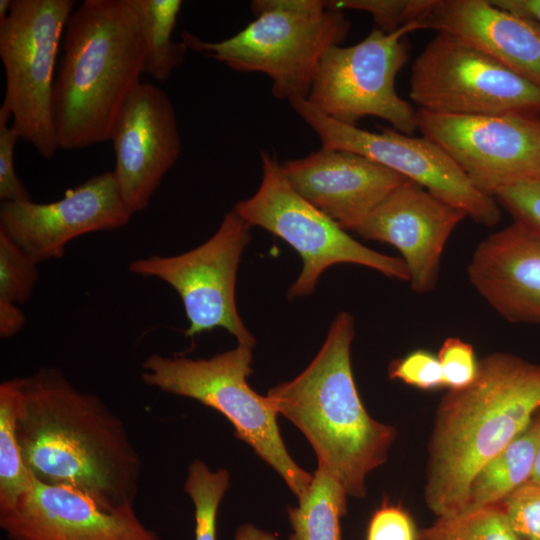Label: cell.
<instances>
[{
	"label": "cell",
	"instance_id": "cell-4",
	"mask_svg": "<svg viewBox=\"0 0 540 540\" xmlns=\"http://www.w3.org/2000/svg\"><path fill=\"white\" fill-rule=\"evenodd\" d=\"M354 334L353 316L340 312L311 363L266 396L278 415L306 437L318 467L348 496L361 498L367 475L386 462L396 429L373 419L361 401L351 366Z\"/></svg>",
	"mask_w": 540,
	"mask_h": 540
},
{
	"label": "cell",
	"instance_id": "cell-3",
	"mask_svg": "<svg viewBox=\"0 0 540 540\" xmlns=\"http://www.w3.org/2000/svg\"><path fill=\"white\" fill-rule=\"evenodd\" d=\"M144 48L132 0H84L71 13L52 91L59 149L111 141L142 83Z\"/></svg>",
	"mask_w": 540,
	"mask_h": 540
},
{
	"label": "cell",
	"instance_id": "cell-34",
	"mask_svg": "<svg viewBox=\"0 0 540 540\" xmlns=\"http://www.w3.org/2000/svg\"><path fill=\"white\" fill-rule=\"evenodd\" d=\"M366 540H419L411 516L399 505L384 502L372 515Z\"/></svg>",
	"mask_w": 540,
	"mask_h": 540
},
{
	"label": "cell",
	"instance_id": "cell-19",
	"mask_svg": "<svg viewBox=\"0 0 540 540\" xmlns=\"http://www.w3.org/2000/svg\"><path fill=\"white\" fill-rule=\"evenodd\" d=\"M468 279L505 320L540 324V237L520 222L482 240L472 254Z\"/></svg>",
	"mask_w": 540,
	"mask_h": 540
},
{
	"label": "cell",
	"instance_id": "cell-20",
	"mask_svg": "<svg viewBox=\"0 0 540 540\" xmlns=\"http://www.w3.org/2000/svg\"><path fill=\"white\" fill-rule=\"evenodd\" d=\"M420 23L474 46L540 87V27L486 0H437Z\"/></svg>",
	"mask_w": 540,
	"mask_h": 540
},
{
	"label": "cell",
	"instance_id": "cell-22",
	"mask_svg": "<svg viewBox=\"0 0 540 540\" xmlns=\"http://www.w3.org/2000/svg\"><path fill=\"white\" fill-rule=\"evenodd\" d=\"M347 496L342 485L317 466L298 506L288 508L293 530L289 540H342L340 519L347 512Z\"/></svg>",
	"mask_w": 540,
	"mask_h": 540
},
{
	"label": "cell",
	"instance_id": "cell-21",
	"mask_svg": "<svg viewBox=\"0 0 540 540\" xmlns=\"http://www.w3.org/2000/svg\"><path fill=\"white\" fill-rule=\"evenodd\" d=\"M539 433L534 417L520 435L479 470L470 484L464 511L501 503L529 481Z\"/></svg>",
	"mask_w": 540,
	"mask_h": 540
},
{
	"label": "cell",
	"instance_id": "cell-32",
	"mask_svg": "<svg viewBox=\"0 0 540 540\" xmlns=\"http://www.w3.org/2000/svg\"><path fill=\"white\" fill-rule=\"evenodd\" d=\"M441 364L445 387L459 390L470 385L478 370L473 346L458 337L444 340L437 355Z\"/></svg>",
	"mask_w": 540,
	"mask_h": 540
},
{
	"label": "cell",
	"instance_id": "cell-16",
	"mask_svg": "<svg viewBox=\"0 0 540 540\" xmlns=\"http://www.w3.org/2000/svg\"><path fill=\"white\" fill-rule=\"evenodd\" d=\"M466 217L461 209L406 179L354 232L394 246L408 268L411 289L424 294L436 287L444 247Z\"/></svg>",
	"mask_w": 540,
	"mask_h": 540
},
{
	"label": "cell",
	"instance_id": "cell-24",
	"mask_svg": "<svg viewBox=\"0 0 540 540\" xmlns=\"http://www.w3.org/2000/svg\"><path fill=\"white\" fill-rule=\"evenodd\" d=\"M23 378L0 384V511L12 508L30 487L17 435Z\"/></svg>",
	"mask_w": 540,
	"mask_h": 540
},
{
	"label": "cell",
	"instance_id": "cell-8",
	"mask_svg": "<svg viewBox=\"0 0 540 540\" xmlns=\"http://www.w3.org/2000/svg\"><path fill=\"white\" fill-rule=\"evenodd\" d=\"M73 0H13L0 21L2 102L20 138L46 159L59 149L53 117L55 68Z\"/></svg>",
	"mask_w": 540,
	"mask_h": 540
},
{
	"label": "cell",
	"instance_id": "cell-35",
	"mask_svg": "<svg viewBox=\"0 0 540 540\" xmlns=\"http://www.w3.org/2000/svg\"><path fill=\"white\" fill-rule=\"evenodd\" d=\"M25 324L23 311L13 303L0 302V336L9 338L21 331Z\"/></svg>",
	"mask_w": 540,
	"mask_h": 540
},
{
	"label": "cell",
	"instance_id": "cell-28",
	"mask_svg": "<svg viewBox=\"0 0 540 540\" xmlns=\"http://www.w3.org/2000/svg\"><path fill=\"white\" fill-rule=\"evenodd\" d=\"M437 0H333L326 1L329 7L368 12L385 33L422 20L434 7Z\"/></svg>",
	"mask_w": 540,
	"mask_h": 540
},
{
	"label": "cell",
	"instance_id": "cell-26",
	"mask_svg": "<svg viewBox=\"0 0 540 540\" xmlns=\"http://www.w3.org/2000/svg\"><path fill=\"white\" fill-rule=\"evenodd\" d=\"M229 485L227 470L212 471L199 459L190 463L184 490L195 508V540H216L218 507Z\"/></svg>",
	"mask_w": 540,
	"mask_h": 540
},
{
	"label": "cell",
	"instance_id": "cell-27",
	"mask_svg": "<svg viewBox=\"0 0 540 540\" xmlns=\"http://www.w3.org/2000/svg\"><path fill=\"white\" fill-rule=\"evenodd\" d=\"M37 263L0 229V302L25 304L36 286Z\"/></svg>",
	"mask_w": 540,
	"mask_h": 540
},
{
	"label": "cell",
	"instance_id": "cell-1",
	"mask_svg": "<svg viewBox=\"0 0 540 540\" xmlns=\"http://www.w3.org/2000/svg\"><path fill=\"white\" fill-rule=\"evenodd\" d=\"M17 435L37 480L77 490L107 510L133 506L142 462L124 423L60 369L23 378Z\"/></svg>",
	"mask_w": 540,
	"mask_h": 540
},
{
	"label": "cell",
	"instance_id": "cell-5",
	"mask_svg": "<svg viewBox=\"0 0 540 540\" xmlns=\"http://www.w3.org/2000/svg\"><path fill=\"white\" fill-rule=\"evenodd\" d=\"M251 11L255 19L227 39L184 31L182 41L235 71L266 74L275 98L307 99L325 52L345 41L349 19L324 0H254Z\"/></svg>",
	"mask_w": 540,
	"mask_h": 540
},
{
	"label": "cell",
	"instance_id": "cell-9",
	"mask_svg": "<svg viewBox=\"0 0 540 540\" xmlns=\"http://www.w3.org/2000/svg\"><path fill=\"white\" fill-rule=\"evenodd\" d=\"M420 21L385 33L373 29L362 41L329 48L321 59L307 101L327 117L349 126L377 117L396 131L418 130L416 111L395 89V79L409 59V33Z\"/></svg>",
	"mask_w": 540,
	"mask_h": 540
},
{
	"label": "cell",
	"instance_id": "cell-36",
	"mask_svg": "<svg viewBox=\"0 0 540 540\" xmlns=\"http://www.w3.org/2000/svg\"><path fill=\"white\" fill-rule=\"evenodd\" d=\"M490 2L540 27V0H491Z\"/></svg>",
	"mask_w": 540,
	"mask_h": 540
},
{
	"label": "cell",
	"instance_id": "cell-33",
	"mask_svg": "<svg viewBox=\"0 0 540 540\" xmlns=\"http://www.w3.org/2000/svg\"><path fill=\"white\" fill-rule=\"evenodd\" d=\"M512 215L540 237V177L504 188L494 196Z\"/></svg>",
	"mask_w": 540,
	"mask_h": 540
},
{
	"label": "cell",
	"instance_id": "cell-12",
	"mask_svg": "<svg viewBox=\"0 0 540 540\" xmlns=\"http://www.w3.org/2000/svg\"><path fill=\"white\" fill-rule=\"evenodd\" d=\"M290 105L317 134L323 148L351 151L376 161L461 209L476 223L494 226L499 222L501 211L495 198L477 189L434 142L395 129L371 132L339 123L307 99Z\"/></svg>",
	"mask_w": 540,
	"mask_h": 540
},
{
	"label": "cell",
	"instance_id": "cell-17",
	"mask_svg": "<svg viewBox=\"0 0 540 540\" xmlns=\"http://www.w3.org/2000/svg\"><path fill=\"white\" fill-rule=\"evenodd\" d=\"M0 527L10 540H161L133 506L107 510L77 490L32 475L27 492L0 511Z\"/></svg>",
	"mask_w": 540,
	"mask_h": 540
},
{
	"label": "cell",
	"instance_id": "cell-2",
	"mask_svg": "<svg viewBox=\"0 0 540 540\" xmlns=\"http://www.w3.org/2000/svg\"><path fill=\"white\" fill-rule=\"evenodd\" d=\"M540 408V364L495 352L467 387L441 400L428 446L424 498L437 517L463 512L479 470L532 422Z\"/></svg>",
	"mask_w": 540,
	"mask_h": 540
},
{
	"label": "cell",
	"instance_id": "cell-37",
	"mask_svg": "<svg viewBox=\"0 0 540 540\" xmlns=\"http://www.w3.org/2000/svg\"><path fill=\"white\" fill-rule=\"evenodd\" d=\"M234 540H278V536L252 524H243L238 527Z\"/></svg>",
	"mask_w": 540,
	"mask_h": 540
},
{
	"label": "cell",
	"instance_id": "cell-7",
	"mask_svg": "<svg viewBox=\"0 0 540 540\" xmlns=\"http://www.w3.org/2000/svg\"><path fill=\"white\" fill-rule=\"evenodd\" d=\"M261 161L258 190L250 198L237 202L233 209L250 226L273 233L300 255L302 270L288 290L289 298L312 294L321 274L338 263L365 266L389 278L409 281V271L401 257L362 245L299 195L272 155L261 152Z\"/></svg>",
	"mask_w": 540,
	"mask_h": 540
},
{
	"label": "cell",
	"instance_id": "cell-10",
	"mask_svg": "<svg viewBox=\"0 0 540 540\" xmlns=\"http://www.w3.org/2000/svg\"><path fill=\"white\" fill-rule=\"evenodd\" d=\"M410 98L451 115H540V87L452 35L437 32L412 64Z\"/></svg>",
	"mask_w": 540,
	"mask_h": 540
},
{
	"label": "cell",
	"instance_id": "cell-15",
	"mask_svg": "<svg viewBox=\"0 0 540 540\" xmlns=\"http://www.w3.org/2000/svg\"><path fill=\"white\" fill-rule=\"evenodd\" d=\"M111 141L121 196L132 214L142 212L181 153L168 94L155 84L141 83L124 106Z\"/></svg>",
	"mask_w": 540,
	"mask_h": 540
},
{
	"label": "cell",
	"instance_id": "cell-39",
	"mask_svg": "<svg viewBox=\"0 0 540 540\" xmlns=\"http://www.w3.org/2000/svg\"><path fill=\"white\" fill-rule=\"evenodd\" d=\"M13 0H0V21L4 20L11 8H12Z\"/></svg>",
	"mask_w": 540,
	"mask_h": 540
},
{
	"label": "cell",
	"instance_id": "cell-11",
	"mask_svg": "<svg viewBox=\"0 0 540 540\" xmlns=\"http://www.w3.org/2000/svg\"><path fill=\"white\" fill-rule=\"evenodd\" d=\"M250 227L232 209L216 232L196 248L173 256L139 258L130 262L128 270L175 289L189 322L185 336L223 328L238 344L253 348L256 340L240 318L235 300L238 265L251 239Z\"/></svg>",
	"mask_w": 540,
	"mask_h": 540
},
{
	"label": "cell",
	"instance_id": "cell-18",
	"mask_svg": "<svg viewBox=\"0 0 540 540\" xmlns=\"http://www.w3.org/2000/svg\"><path fill=\"white\" fill-rule=\"evenodd\" d=\"M281 168L299 195L345 231H355L406 180L361 154L323 147Z\"/></svg>",
	"mask_w": 540,
	"mask_h": 540
},
{
	"label": "cell",
	"instance_id": "cell-38",
	"mask_svg": "<svg viewBox=\"0 0 540 540\" xmlns=\"http://www.w3.org/2000/svg\"><path fill=\"white\" fill-rule=\"evenodd\" d=\"M535 419L539 425V431H540V408L535 415ZM528 482L540 485V433H539V442H538V447L536 451L534 466H533L531 477Z\"/></svg>",
	"mask_w": 540,
	"mask_h": 540
},
{
	"label": "cell",
	"instance_id": "cell-6",
	"mask_svg": "<svg viewBox=\"0 0 540 540\" xmlns=\"http://www.w3.org/2000/svg\"><path fill=\"white\" fill-rule=\"evenodd\" d=\"M251 365L252 347L243 344L208 359L152 354L142 364V380L148 386L219 411L233 425L236 438L247 443L299 498L313 475L291 458L269 398L248 385Z\"/></svg>",
	"mask_w": 540,
	"mask_h": 540
},
{
	"label": "cell",
	"instance_id": "cell-30",
	"mask_svg": "<svg viewBox=\"0 0 540 540\" xmlns=\"http://www.w3.org/2000/svg\"><path fill=\"white\" fill-rule=\"evenodd\" d=\"M9 111L0 106V199L2 202L31 200L30 194L16 174L14 153L20 135L10 124Z\"/></svg>",
	"mask_w": 540,
	"mask_h": 540
},
{
	"label": "cell",
	"instance_id": "cell-13",
	"mask_svg": "<svg viewBox=\"0 0 540 540\" xmlns=\"http://www.w3.org/2000/svg\"><path fill=\"white\" fill-rule=\"evenodd\" d=\"M417 127L480 191L540 177V115H451L418 109Z\"/></svg>",
	"mask_w": 540,
	"mask_h": 540
},
{
	"label": "cell",
	"instance_id": "cell-23",
	"mask_svg": "<svg viewBox=\"0 0 540 540\" xmlns=\"http://www.w3.org/2000/svg\"><path fill=\"white\" fill-rule=\"evenodd\" d=\"M144 48V73L159 82L170 78L182 65L188 50L186 44L172 39L180 0H132Z\"/></svg>",
	"mask_w": 540,
	"mask_h": 540
},
{
	"label": "cell",
	"instance_id": "cell-29",
	"mask_svg": "<svg viewBox=\"0 0 540 540\" xmlns=\"http://www.w3.org/2000/svg\"><path fill=\"white\" fill-rule=\"evenodd\" d=\"M388 375L390 379L422 390L445 387L438 357L425 349L414 350L403 358L392 361Z\"/></svg>",
	"mask_w": 540,
	"mask_h": 540
},
{
	"label": "cell",
	"instance_id": "cell-25",
	"mask_svg": "<svg viewBox=\"0 0 540 540\" xmlns=\"http://www.w3.org/2000/svg\"><path fill=\"white\" fill-rule=\"evenodd\" d=\"M419 540H522L513 530L502 503L437 519L418 532Z\"/></svg>",
	"mask_w": 540,
	"mask_h": 540
},
{
	"label": "cell",
	"instance_id": "cell-14",
	"mask_svg": "<svg viewBox=\"0 0 540 540\" xmlns=\"http://www.w3.org/2000/svg\"><path fill=\"white\" fill-rule=\"evenodd\" d=\"M132 215L113 171H105L54 202H1L0 229L39 264L62 258L75 238L126 226Z\"/></svg>",
	"mask_w": 540,
	"mask_h": 540
},
{
	"label": "cell",
	"instance_id": "cell-31",
	"mask_svg": "<svg viewBox=\"0 0 540 540\" xmlns=\"http://www.w3.org/2000/svg\"><path fill=\"white\" fill-rule=\"evenodd\" d=\"M501 503L522 540H540V485L527 482Z\"/></svg>",
	"mask_w": 540,
	"mask_h": 540
}]
</instances>
